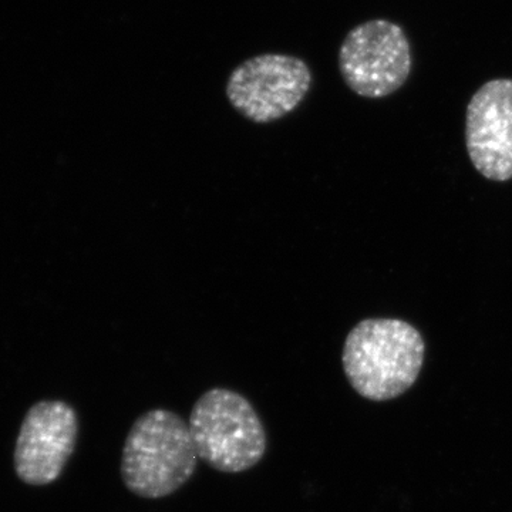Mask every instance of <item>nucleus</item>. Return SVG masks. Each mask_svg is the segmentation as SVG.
<instances>
[{
  "mask_svg": "<svg viewBox=\"0 0 512 512\" xmlns=\"http://www.w3.org/2000/svg\"><path fill=\"white\" fill-rule=\"evenodd\" d=\"M426 343L419 330L400 319H365L350 330L343 346V369L365 399L386 402L416 383Z\"/></svg>",
  "mask_w": 512,
  "mask_h": 512,
  "instance_id": "obj_1",
  "label": "nucleus"
},
{
  "mask_svg": "<svg viewBox=\"0 0 512 512\" xmlns=\"http://www.w3.org/2000/svg\"><path fill=\"white\" fill-rule=\"evenodd\" d=\"M198 458L188 423L170 410H150L128 433L121 477L131 493L156 500L183 487Z\"/></svg>",
  "mask_w": 512,
  "mask_h": 512,
  "instance_id": "obj_2",
  "label": "nucleus"
},
{
  "mask_svg": "<svg viewBox=\"0 0 512 512\" xmlns=\"http://www.w3.org/2000/svg\"><path fill=\"white\" fill-rule=\"evenodd\" d=\"M198 457L221 473L256 466L266 451V434L252 404L228 389H212L194 404L190 421Z\"/></svg>",
  "mask_w": 512,
  "mask_h": 512,
  "instance_id": "obj_3",
  "label": "nucleus"
},
{
  "mask_svg": "<svg viewBox=\"0 0 512 512\" xmlns=\"http://www.w3.org/2000/svg\"><path fill=\"white\" fill-rule=\"evenodd\" d=\"M413 59L409 39L396 23L375 19L360 23L343 40L339 69L352 92L383 99L409 79Z\"/></svg>",
  "mask_w": 512,
  "mask_h": 512,
  "instance_id": "obj_4",
  "label": "nucleus"
},
{
  "mask_svg": "<svg viewBox=\"0 0 512 512\" xmlns=\"http://www.w3.org/2000/svg\"><path fill=\"white\" fill-rule=\"evenodd\" d=\"M308 63L282 53H265L239 64L229 74L227 97L245 119L272 123L292 113L312 86Z\"/></svg>",
  "mask_w": 512,
  "mask_h": 512,
  "instance_id": "obj_5",
  "label": "nucleus"
},
{
  "mask_svg": "<svg viewBox=\"0 0 512 512\" xmlns=\"http://www.w3.org/2000/svg\"><path fill=\"white\" fill-rule=\"evenodd\" d=\"M76 412L64 402H40L29 410L20 429L15 468L30 485L53 483L76 447Z\"/></svg>",
  "mask_w": 512,
  "mask_h": 512,
  "instance_id": "obj_6",
  "label": "nucleus"
},
{
  "mask_svg": "<svg viewBox=\"0 0 512 512\" xmlns=\"http://www.w3.org/2000/svg\"><path fill=\"white\" fill-rule=\"evenodd\" d=\"M468 156L488 180L512 178V80L484 83L471 97L466 116Z\"/></svg>",
  "mask_w": 512,
  "mask_h": 512,
  "instance_id": "obj_7",
  "label": "nucleus"
}]
</instances>
